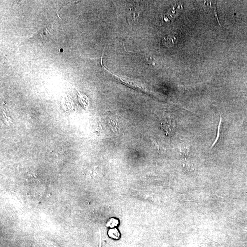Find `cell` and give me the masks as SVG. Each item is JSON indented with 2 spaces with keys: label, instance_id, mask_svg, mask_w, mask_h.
Listing matches in <instances>:
<instances>
[{
  "label": "cell",
  "instance_id": "obj_5",
  "mask_svg": "<svg viewBox=\"0 0 247 247\" xmlns=\"http://www.w3.org/2000/svg\"><path fill=\"white\" fill-rule=\"evenodd\" d=\"M189 150H190V149L185 145H182L181 146H180V153L183 156L187 157L189 155Z\"/></svg>",
  "mask_w": 247,
  "mask_h": 247
},
{
  "label": "cell",
  "instance_id": "obj_4",
  "mask_svg": "<svg viewBox=\"0 0 247 247\" xmlns=\"http://www.w3.org/2000/svg\"><path fill=\"white\" fill-rule=\"evenodd\" d=\"M183 167L188 171H193L194 169L192 162L190 161H189L188 160H186L185 162L183 163Z\"/></svg>",
  "mask_w": 247,
  "mask_h": 247
},
{
  "label": "cell",
  "instance_id": "obj_3",
  "mask_svg": "<svg viewBox=\"0 0 247 247\" xmlns=\"http://www.w3.org/2000/svg\"><path fill=\"white\" fill-rule=\"evenodd\" d=\"M221 122H222V117H221V115H220V120L218 126L217 136H216V139L215 140L214 142H213L212 146H211V148H213V146H214L216 145V143H218L219 139L220 136V131H221L220 129H221Z\"/></svg>",
  "mask_w": 247,
  "mask_h": 247
},
{
  "label": "cell",
  "instance_id": "obj_6",
  "mask_svg": "<svg viewBox=\"0 0 247 247\" xmlns=\"http://www.w3.org/2000/svg\"><path fill=\"white\" fill-rule=\"evenodd\" d=\"M118 224V221L115 219H111L109 222L108 223L107 226L110 227H113L117 226Z\"/></svg>",
  "mask_w": 247,
  "mask_h": 247
},
{
  "label": "cell",
  "instance_id": "obj_1",
  "mask_svg": "<svg viewBox=\"0 0 247 247\" xmlns=\"http://www.w3.org/2000/svg\"><path fill=\"white\" fill-rule=\"evenodd\" d=\"M180 6L178 5V6H175L171 8L169 10V11L167 12V15L169 16V17L170 18H174L177 16L178 14V13L180 12Z\"/></svg>",
  "mask_w": 247,
  "mask_h": 247
},
{
  "label": "cell",
  "instance_id": "obj_2",
  "mask_svg": "<svg viewBox=\"0 0 247 247\" xmlns=\"http://www.w3.org/2000/svg\"><path fill=\"white\" fill-rule=\"evenodd\" d=\"M108 234L109 236L112 239H118L120 238V233H119L117 229H111L108 232Z\"/></svg>",
  "mask_w": 247,
  "mask_h": 247
}]
</instances>
